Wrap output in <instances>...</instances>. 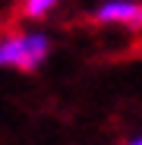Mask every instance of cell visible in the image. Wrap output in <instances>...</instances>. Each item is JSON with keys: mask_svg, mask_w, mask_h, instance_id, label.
I'll use <instances>...</instances> for the list:
<instances>
[{"mask_svg": "<svg viewBox=\"0 0 142 145\" xmlns=\"http://www.w3.org/2000/svg\"><path fill=\"white\" fill-rule=\"evenodd\" d=\"M47 54V38L41 35H22V38H7L0 44V63L19 66V69H35Z\"/></svg>", "mask_w": 142, "mask_h": 145, "instance_id": "obj_1", "label": "cell"}, {"mask_svg": "<svg viewBox=\"0 0 142 145\" xmlns=\"http://www.w3.org/2000/svg\"><path fill=\"white\" fill-rule=\"evenodd\" d=\"M95 22H117V25H142V3H130V0H111V3L95 10Z\"/></svg>", "mask_w": 142, "mask_h": 145, "instance_id": "obj_2", "label": "cell"}, {"mask_svg": "<svg viewBox=\"0 0 142 145\" xmlns=\"http://www.w3.org/2000/svg\"><path fill=\"white\" fill-rule=\"evenodd\" d=\"M22 13H29V16H41V13H47V10H54V3H51V0H32V3H22L19 7Z\"/></svg>", "mask_w": 142, "mask_h": 145, "instance_id": "obj_3", "label": "cell"}, {"mask_svg": "<svg viewBox=\"0 0 142 145\" xmlns=\"http://www.w3.org/2000/svg\"><path fill=\"white\" fill-rule=\"evenodd\" d=\"M130 145H142V136H139V139H133V142H130Z\"/></svg>", "mask_w": 142, "mask_h": 145, "instance_id": "obj_4", "label": "cell"}]
</instances>
